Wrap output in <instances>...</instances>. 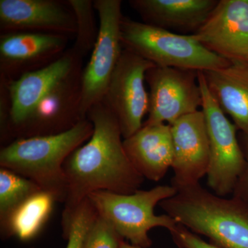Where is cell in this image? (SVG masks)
Returning <instances> with one entry per match:
<instances>
[{
	"instance_id": "obj_1",
	"label": "cell",
	"mask_w": 248,
	"mask_h": 248,
	"mask_svg": "<svg viewBox=\"0 0 248 248\" xmlns=\"http://www.w3.org/2000/svg\"><path fill=\"white\" fill-rule=\"evenodd\" d=\"M86 117L93 124L91 138L66 160L63 169L68 195L62 213V231L78 206L93 192L107 191L129 195L140 190L144 178L129 159L117 118L103 101Z\"/></svg>"
},
{
	"instance_id": "obj_2",
	"label": "cell",
	"mask_w": 248,
	"mask_h": 248,
	"mask_svg": "<svg viewBox=\"0 0 248 248\" xmlns=\"http://www.w3.org/2000/svg\"><path fill=\"white\" fill-rule=\"evenodd\" d=\"M92 122L86 117L71 130L58 135L18 139L0 151V166L37 184L64 203L68 182L63 165L67 158L91 138Z\"/></svg>"
},
{
	"instance_id": "obj_3",
	"label": "cell",
	"mask_w": 248,
	"mask_h": 248,
	"mask_svg": "<svg viewBox=\"0 0 248 248\" xmlns=\"http://www.w3.org/2000/svg\"><path fill=\"white\" fill-rule=\"evenodd\" d=\"M166 215L221 248H248V204L220 197L200 184L178 189L162 201Z\"/></svg>"
},
{
	"instance_id": "obj_4",
	"label": "cell",
	"mask_w": 248,
	"mask_h": 248,
	"mask_svg": "<svg viewBox=\"0 0 248 248\" xmlns=\"http://www.w3.org/2000/svg\"><path fill=\"white\" fill-rule=\"evenodd\" d=\"M120 30L123 48L156 66L204 72L231 63L205 48L192 35L177 33L124 16Z\"/></svg>"
},
{
	"instance_id": "obj_5",
	"label": "cell",
	"mask_w": 248,
	"mask_h": 248,
	"mask_svg": "<svg viewBox=\"0 0 248 248\" xmlns=\"http://www.w3.org/2000/svg\"><path fill=\"white\" fill-rule=\"evenodd\" d=\"M177 192L172 185H160L129 195L97 191L88 198L98 215L107 220L124 239L133 246L148 248L153 244L149 236L151 230L164 228L170 231L178 224L169 215H156L155 213L156 205Z\"/></svg>"
},
{
	"instance_id": "obj_6",
	"label": "cell",
	"mask_w": 248,
	"mask_h": 248,
	"mask_svg": "<svg viewBox=\"0 0 248 248\" xmlns=\"http://www.w3.org/2000/svg\"><path fill=\"white\" fill-rule=\"evenodd\" d=\"M202 105L210 146V164L207 185L215 195H232L246 165L244 151L237 137L236 127L228 120L209 91L203 72H198Z\"/></svg>"
},
{
	"instance_id": "obj_7",
	"label": "cell",
	"mask_w": 248,
	"mask_h": 248,
	"mask_svg": "<svg viewBox=\"0 0 248 248\" xmlns=\"http://www.w3.org/2000/svg\"><path fill=\"white\" fill-rule=\"evenodd\" d=\"M122 1L94 0L99 17V35L87 65L83 68L81 80V114L86 118L90 109L102 102L123 46L121 40Z\"/></svg>"
},
{
	"instance_id": "obj_8",
	"label": "cell",
	"mask_w": 248,
	"mask_h": 248,
	"mask_svg": "<svg viewBox=\"0 0 248 248\" xmlns=\"http://www.w3.org/2000/svg\"><path fill=\"white\" fill-rule=\"evenodd\" d=\"M82 62L59 81L14 129L12 141L64 133L86 119L81 114Z\"/></svg>"
},
{
	"instance_id": "obj_9",
	"label": "cell",
	"mask_w": 248,
	"mask_h": 248,
	"mask_svg": "<svg viewBox=\"0 0 248 248\" xmlns=\"http://www.w3.org/2000/svg\"><path fill=\"white\" fill-rule=\"evenodd\" d=\"M154 66L137 54L122 50L102 101L118 121L124 140L143 126L150 103L149 93L145 87L146 74Z\"/></svg>"
},
{
	"instance_id": "obj_10",
	"label": "cell",
	"mask_w": 248,
	"mask_h": 248,
	"mask_svg": "<svg viewBox=\"0 0 248 248\" xmlns=\"http://www.w3.org/2000/svg\"><path fill=\"white\" fill-rule=\"evenodd\" d=\"M198 72L155 66L147 71L149 110L143 125L172 124L200 110L202 97Z\"/></svg>"
},
{
	"instance_id": "obj_11",
	"label": "cell",
	"mask_w": 248,
	"mask_h": 248,
	"mask_svg": "<svg viewBox=\"0 0 248 248\" xmlns=\"http://www.w3.org/2000/svg\"><path fill=\"white\" fill-rule=\"evenodd\" d=\"M70 39L45 32L0 34V77L16 81L27 73L48 66L65 53Z\"/></svg>"
},
{
	"instance_id": "obj_12",
	"label": "cell",
	"mask_w": 248,
	"mask_h": 248,
	"mask_svg": "<svg viewBox=\"0 0 248 248\" xmlns=\"http://www.w3.org/2000/svg\"><path fill=\"white\" fill-rule=\"evenodd\" d=\"M173 144L172 185L178 189L200 184L210 164V146L202 110L170 124Z\"/></svg>"
},
{
	"instance_id": "obj_13",
	"label": "cell",
	"mask_w": 248,
	"mask_h": 248,
	"mask_svg": "<svg viewBox=\"0 0 248 248\" xmlns=\"http://www.w3.org/2000/svg\"><path fill=\"white\" fill-rule=\"evenodd\" d=\"M68 0H0V32H36L76 37Z\"/></svg>"
},
{
	"instance_id": "obj_14",
	"label": "cell",
	"mask_w": 248,
	"mask_h": 248,
	"mask_svg": "<svg viewBox=\"0 0 248 248\" xmlns=\"http://www.w3.org/2000/svg\"><path fill=\"white\" fill-rule=\"evenodd\" d=\"M192 35L231 63H248V0H218L206 22Z\"/></svg>"
},
{
	"instance_id": "obj_15",
	"label": "cell",
	"mask_w": 248,
	"mask_h": 248,
	"mask_svg": "<svg viewBox=\"0 0 248 248\" xmlns=\"http://www.w3.org/2000/svg\"><path fill=\"white\" fill-rule=\"evenodd\" d=\"M83 58L71 46L48 66L27 73L16 81H8L13 105L10 143L12 142L14 129L27 118L41 99L59 81L83 61Z\"/></svg>"
},
{
	"instance_id": "obj_16",
	"label": "cell",
	"mask_w": 248,
	"mask_h": 248,
	"mask_svg": "<svg viewBox=\"0 0 248 248\" xmlns=\"http://www.w3.org/2000/svg\"><path fill=\"white\" fill-rule=\"evenodd\" d=\"M218 0H130L143 22L172 32L194 35L206 22Z\"/></svg>"
},
{
	"instance_id": "obj_17",
	"label": "cell",
	"mask_w": 248,
	"mask_h": 248,
	"mask_svg": "<svg viewBox=\"0 0 248 248\" xmlns=\"http://www.w3.org/2000/svg\"><path fill=\"white\" fill-rule=\"evenodd\" d=\"M129 159L144 179L158 182L172 167L173 144L169 124L143 125L124 140Z\"/></svg>"
},
{
	"instance_id": "obj_18",
	"label": "cell",
	"mask_w": 248,
	"mask_h": 248,
	"mask_svg": "<svg viewBox=\"0 0 248 248\" xmlns=\"http://www.w3.org/2000/svg\"><path fill=\"white\" fill-rule=\"evenodd\" d=\"M209 91L233 124L248 136V63L203 72Z\"/></svg>"
},
{
	"instance_id": "obj_19",
	"label": "cell",
	"mask_w": 248,
	"mask_h": 248,
	"mask_svg": "<svg viewBox=\"0 0 248 248\" xmlns=\"http://www.w3.org/2000/svg\"><path fill=\"white\" fill-rule=\"evenodd\" d=\"M55 202L53 196L44 191L31 197L0 227L1 239L12 236L22 241L35 239L48 221Z\"/></svg>"
},
{
	"instance_id": "obj_20",
	"label": "cell",
	"mask_w": 248,
	"mask_h": 248,
	"mask_svg": "<svg viewBox=\"0 0 248 248\" xmlns=\"http://www.w3.org/2000/svg\"><path fill=\"white\" fill-rule=\"evenodd\" d=\"M42 191L27 178L11 170L0 169V227L31 197Z\"/></svg>"
},
{
	"instance_id": "obj_21",
	"label": "cell",
	"mask_w": 248,
	"mask_h": 248,
	"mask_svg": "<svg viewBox=\"0 0 248 248\" xmlns=\"http://www.w3.org/2000/svg\"><path fill=\"white\" fill-rule=\"evenodd\" d=\"M76 15L78 31L75 42L72 46L82 58L92 52L98 35L99 25H97L94 11V1L91 0H68Z\"/></svg>"
},
{
	"instance_id": "obj_22",
	"label": "cell",
	"mask_w": 248,
	"mask_h": 248,
	"mask_svg": "<svg viewBox=\"0 0 248 248\" xmlns=\"http://www.w3.org/2000/svg\"><path fill=\"white\" fill-rule=\"evenodd\" d=\"M124 240L107 220L98 215L86 234L83 248H120Z\"/></svg>"
},
{
	"instance_id": "obj_23",
	"label": "cell",
	"mask_w": 248,
	"mask_h": 248,
	"mask_svg": "<svg viewBox=\"0 0 248 248\" xmlns=\"http://www.w3.org/2000/svg\"><path fill=\"white\" fill-rule=\"evenodd\" d=\"M12 99L9 81L0 77V143L4 147L10 143V127L12 117Z\"/></svg>"
},
{
	"instance_id": "obj_24",
	"label": "cell",
	"mask_w": 248,
	"mask_h": 248,
	"mask_svg": "<svg viewBox=\"0 0 248 248\" xmlns=\"http://www.w3.org/2000/svg\"><path fill=\"white\" fill-rule=\"evenodd\" d=\"M169 232L173 242L179 248H221L203 241L198 234L179 223Z\"/></svg>"
},
{
	"instance_id": "obj_25",
	"label": "cell",
	"mask_w": 248,
	"mask_h": 248,
	"mask_svg": "<svg viewBox=\"0 0 248 248\" xmlns=\"http://www.w3.org/2000/svg\"><path fill=\"white\" fill-rule=\"evenodd\" d=\"M246 151L244 152L246 165L242 174L235 186L232 197L248 204V136H246Z\"/></svg>"
},
{
	"instance_id": "obj_26",
	"label": "cell",
	"mask_w": 248,
	"mask_h": 248,
	"mask_svg": "<svg viewBox=\"0 0 248 248\" xmlns=\"http://www.w3.org/2000/svg\"><path fill=\"white\" fill-rule=\"evenodd\" d=\"M68 243L66 248H83L85 240L84 232L75 230L68 236Z\"/></svg>"
},
{
	"instance_id": "obj_27",
	"label": "cell",
	"mask_w": 248,
	"mask_h": 248,
	"mask_svg": "<svg viewBox=\"0 0 248 248\" xmlns=\"http://www.w3.org/2000/svg\"><path fill=\"white\" fill-rule=\"evenodd\" d=\"M120 248H141L138 247V246H133L132 244H129L128 243L125 242V241H122V244L120 245Z\"/></svg>"
},
{
	"instance_id": "obj_28",
	"label": "cell",
	"mask_w": 248,
	"mask_h": 248,
	"mask_svg": "<svg viewBox=\"0 0 248 248\" xmlns=\"http://www.w3.org/2000/svg\"></svg>"
}]
</instances>
